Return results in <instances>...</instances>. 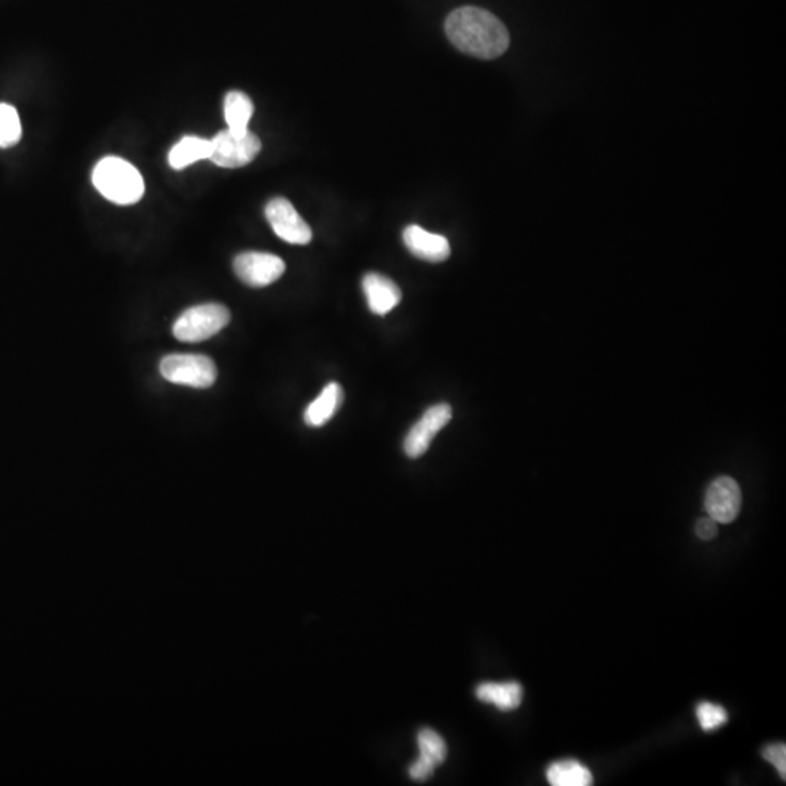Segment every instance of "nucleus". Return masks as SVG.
<instances>
[{"instance_id": "obj_14", "label": "nucleus", "mask_w": 786, "mask_h": 786, "mask_svg": "<svg viewBox=\"0 0 786 786\" xmlns=\"http://www.w3.org/2000/svg\"><path fill=\"white\" fill-rule=\"evenodd\" d=\"M210 155H212L210 140L197 136H185L169 152L168 162L172 168L180 171V169L187 168L198 161L209 159Z\"/></svg>"}, {"instance_id": "obj_15", "label": "nucleus", "mask_w": 786, "mask_h": 786, "mask_svg": "<svg viewBox=\"0 0 786 786\" xmlns=\"http://www.w3.org/2000/svg\"><path fill=\"white\" fill-rule=\"evenodd\" d=\"M228 130L236 134H244L248 130L249 121L254 115V104L251 98L241 91H230L223 104Z\"/></svg>"}, {"instance_id": "obj_3", "label": "nucleus", "mask_w": 786, "mask_h": 786, "mask_svg": "<svg viewBox=\"0 0 786 786\" xmlns=\"http://www.w3.org/2000/svg\"><path fill=\"white\" fill-rule=\"evenodd\" d=\"M230 312L226 306L219 303H206L187 309L175 321V338L182 343H201L219 334L223 328L228 327Z\"/></svg>"}, {"instance_id": "obj_6", "label": "nucleus", "mask_w": 786, "mask_h": 786, "mask_svg": "<svg viewBox=\"0 0 786 786\" xmlns=\"http://www.w3.org/2000/svg\"><path fill=\"white\" fill-rule=\"evenodd\" d=\"M265 217L274 233L287 244L306 245L312 241V229L286 198L276 197L268 201Z\"/></svg>"}, {"instance_id": "obj_17", "label": "nucleus", "mask_w": 786, "mask_h": 786, "mask_svg": "<svg viewBox=\"0 0 786 786\" xmlns=\"http://www.w3.org/2000/svg\"><path fill=\"white\" fill-rule=\"evenodd\" d=\"M418 747H420V756L418 760L426 763L431 769H436L437 766L442 765L447 756L446 743L440 734L430 728H424L418 733Z\"/></svg>"}, {"instance_id": "obj_4", "label": "nucleus", "mask_w": 786, "mask_h": 786, "mask_svg": "<svg viewBox=\"0 0 786 786\" xmlns=\"http://www.w3.org/2000/svg\"><path fill=\"white\" fill-rule=\"evenodd\" d=\"M159 370L168 382L196 389L210 388L217 379L214 361L200 354H171L162 359Z\"/></svg>"}, {"instance_id": "obj_1", "label": "nucleus", "mask_w": 786, "mask_h": 786, "mask_svg": "<svg viewBox=\"0 0 786 786\" xmlns=\"http://www.w3.org/2000/svg\"><path fill=\"white\" fill-rule=\"evenodd\" d=\"M444 31L456 49L476 59H497L510 46L506 25L478 6H462L450 12Z\"/></svg>"}, {"instance_id": "obj_7", "label": "nucleus", "mask_w": 786, "mask_h": 786, "mask_svg": "<svg viewBox=\"0 0 786 786\" xmlns=\"http://www.w3.org/2000/svg\"><path fill=\"white\" fill-rule=\"evenodd\" d=\"M238 279L249 287H267L276 283L286 271L280 257L267 252H244L233 261Z\"/></svg>"}, {"instance_id": "obj_21", "label": "nucleus", "mask_w": 786, "mask_h": 786, "mask_svg": "<svg viewBox=\"0 0 786 786\" xmlns=\"http://www.w3.org/2000/svg\"><path fill=\"white\" fill-rule=\"evenodd\" d=\"M717 532V522L712 520L711 517H708V519H701L696 523V535L704 539V541H711V539H714L715 536H717Z\"/></svg>"}, {"instance_id": "obj_19", "label": "nucleus", "mask_w": 786, "mask_h": 786, "mask_svg": "<svg viewBox=\"0 0 786 786\" xmlns=\"http://www.w3.org/2000/svg\"><path fill=\"white\" fill-rule=\"evenodd\" d=\"M699 724L702 730L712 731L715 728L721 727L722 724L727 722V712L720 705L711 704V702H702L696 709Z\"/></svg>"}, {"instance_id": "obj_8", "label": "nucleus", "mask_w": 786, "mask_h": 786, "mask_svg": "<svg viewBox=\"0 0 786 786\" xmlns=\"http://www.w3.org/2000/svg\"><path fill=\"white\" fill-rule=\"evenodd\" d=\"M453 411L450 405L437 404L424 412L421 420L412 426L405 437L404 450L412 459L420 458L427 452L434 437L452 420Z\"/></svg>"}, {"instance_id": "obj_2", "label": "nucleus", "mask_w": 786, "mask_h": 786, "mask_svg": "<svg viewBox=\"0 0 786 786\" xmlns=\"http://www.w3.org/2000/svg\"><path fill=\"white\" fill-rule=\"evenodd\" d=\"M92 182L101 196L118 206H130L142 200L145 181L130 162L107 156L95 165Z\"/></svg>"}, {"instance_id": "obj_11", "label": "nucleus", "mask_w": 786, "mask_h": 786, "mask_svg": "<svg viewBox=\"0 0 786 786\" xmlns=\"http://www.w3.org/2000/svg\"><path fill=\"white\" fill-rule=\"evenodd\" d=\"M363 292L370 311L376 315H386L399 305L402 299L398 284L386 276L369 273L363 279Z\"/></svg>"}, {"instance_id": "obj_20", "label": "nucleus", "mask_w": 786, "mask_h": 786, "mask_svg": "<svg viewBox=\"0 0 786 786\" xmlns=\"http://www.w3.org/2000/svg\"><path fill=\"white\" fill-rule=\"evenodd\" d=\"M763 759L772 763L782 779L786 778V747L784 743L770 744L763 750Z\"/></svg>"}, {"instance_id": "obj_18", "label": "nucleus", "mask_w": 786, "mask_h": 786, "mask_svg": "<svg viewBox=\"0 0 786 786\" xmlns=\"http://www.w3.org/2000/svg\"><path fill=\"white\" fill-rule=\"evenodd\" d=\"M22 137L21 118L12 105L0 104V148H12Z\"/></svg>"}, {"instance_id": "obj_13", "label": "nucleus", "mask_w": 786, "mask_h": 786, "mask_svg": "<svg viewBox=\"0 0 786 786\" xmlns=\"http://www.w3.org/2000/svg\"><path fill=\"white\" fill-rule=\"evenodd\" d=\"M476 696L501 711H513L522 704L523 688L517 682L482 683L476 688Z\"/></svg>"}, {"instance_id": "obj_5", "label": "nucleus", "mask_w": 786, "mask_h": 786, "mask_svg": "<svg viewBox=\"0 0 786 786\" xmlns=\"http://www.w3.org/2000/svg\"><path fill=\"white\" fill-rule=\"evenodd\" d=\"M210 142L212 155L209 161L220 168H241L251 164L261 150V140L251 131L244 134L232 133L230 130L219 131Z\"/></svg>"}, {"instance_id": "obj_9", "label": "nucleus", "mask_w": 786, "mask_h": 786, "mask_svg": "<svg viewBox=\"0 0 786 786\" xmlns=\"http://www.w3.org/2000/svg\"><path fill=\"white\" fill-rule=\"evenodd\" d=\"M705 508L717 523L728 524L737 519L741 508V490L730 476H721L706 491Z\"/></svg>"}, {"instance_id": "obj_16", "label": "nucleus", "mask_w": 786, "mask_h": 786, "mask_svg": "<svg viewBox=\"0 0 786 786\" xmlns=\"http://www.w3.org/2000/svg\"><path fill=\"white\" fill-rule=\"evenodd\" d=\"M546 778L552 786H589L593 784L590 769L577 760H561L552 763L546 770Z\"/></svg>"}, {"instance_id": "obj_12", "label": "nucleus", "mask_w": 786, "mask_h": 786, "mask_svg": "<svg viewBox=\"0 0 786 786\" xmlns=\"http://www.w3.org/2000/svg\"><path fill=\"white\" fill-rule=\"evenodd\" d=\"M343 402V389L338 383H329L321 395L306 408L305 423L309 427L318 428L325 426Z\"/></svg>"}, {"instance_id": "obj_10", "label": "nucleus", "mask_w": 786, "mask_h": 786, "mask_svg": "<svg viewBox=\"0 0 786 786\" xmlns=\"http://www.w3.org/2000/svg\"><path fill=\"white\" fill-rule=\"evenodd\" d=\"M404 244L414 257L428 262H443L450 257L449 241L442 235L411 225L404 230Z\"/></svg>"}]
</instances>
